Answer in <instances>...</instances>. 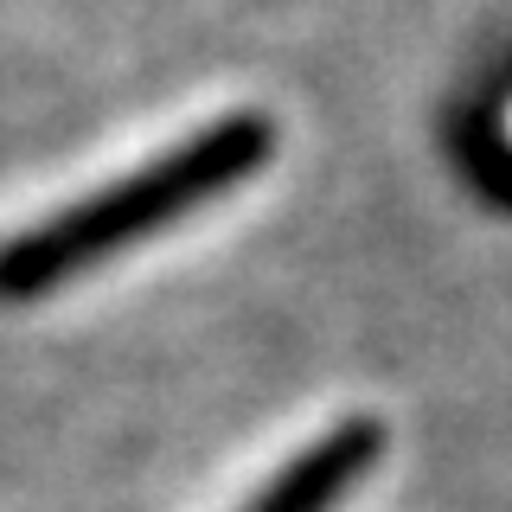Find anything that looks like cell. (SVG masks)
Masks as SVG:
<instances>
[{
    "label": "cell",
    "instance_id": "obj_1",
    "mask_svg": "<svg viewBox=\"0 0 512 512\" xmlns=\"http://www.w3.org/2000/svg\"><path fill=\"white\" fill-rule=\"evenodd\" d=\"M269 148H276V128L263 116H224L212 128H199L173 154H160L154 167L128 173V180L77 199L71 212L32 224L13 244H0V295L7 301L45 295V288L109 263L122 244H141V237L192 218L199 205H212L231 186H244L269 160Z\"/></svg>",
    "mask_w": 512,
    "mask_h": 512
},
{
    "label": "cell",
    "instance_id": "obj_2",
    "mask_svg": "<svg viewBox=\"0 0 512 512\" xmlns=\"http://www.w3.org/2000/svg\"><path fill=\"white\" fill-rule=\"evenodd\" d=\"M378 448H384V429L378 423L333 429V436H320L314 448H301V455L288 461V468L269 480L244 512H333L365 474H372Z\"/></svg>",
    "mask_w": 512,
    "mask_h": 512
}]
</instances>
